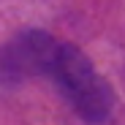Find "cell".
<instances>
[{"label":"cell","mask_w":125,"mask_h":125,"mask_svg":"<svg viewBox=\"0 0 125 125\" xmlns=\"http://www.w3.org/2000/svg\"><path fill=\"white\" fill-rule=\"evenodd\" d=\"M46 76L54 79L57 90L65 95V101L73 106V112L82 120L98 125L112 117L114 93L79 46L60 41L49 60Z\"/></svg>","instance_id":"cell-1"},{"label":"cell","mask_w":125,"mask_h":125,"mask_svg":"<svg viewBox=\"0 0 125 125\" xmlns=\"http://www.w3.org/2000/svg\"><path fill=\"white\" fill-rule=\"evenodd\" d=\"M57 44L60 41L46 30H22L0 49V76L8 82L25 76H46Z\"/></svg>","instance_id":"cell-2"}]
</instances>
